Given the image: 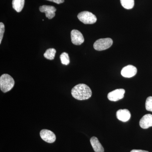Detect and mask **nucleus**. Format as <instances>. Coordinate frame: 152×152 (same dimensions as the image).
<instances>
[{
    "label": "nucleus",
    "mask_w": 152,
    "mask_h": 152,
    "mask_svg": "<svg viewBox=\"0 0 152 152\" xmlns=\"http://www.w3.org/2000/svg\"><path fill=\"white\" fill-rule=\"evenodd\" d=\"M72 96L78 100H84L91 97V90L87 85L84 84H79L76 85L71 91Z\"/></svg>",
    "instance_id": "obj_1"
},
{
    "label": "nucleus",
    "mask_w": 152,
    "mask_h": 152,
    "mask_svg": "<svg viewBox=\"0 0 152 152\" xmlns=\"http://www.w3.org/2000/svg\"><path fill=\"white\" fill-rule=\"evenodd\" d=\"M15 82L14 79L8 74H3L0 77V88L4 93L7 92L12 89Z\"/></svg>",
    "instance_id": "obj_2"
},
{
    "label": "nucleus",
    "mask_w": 152,
    "mask_h": 152,
    "mask_svg": "<svg viewBox=\"0 0 152 152\" xmlns=\"http://www.w3.org/2000/svg\"><path fill=\"white\" fill-rule=\"evenodd\" d=\"M79 20L85 24H93L97 21V18L94 14L88 11H84L78 15Z\"/></svg>",
    "instance_id": "obj_3"
},
{
    "label": "nucleus",
    "mask_w": 152,
    "mask_h": 152,
    "mask_svg": "<svg viewBox=\"0 0 152 152\" xmlns=\"http://www.w3.org/2000/svg\"><path fill=\"white\" fill-rule=\"evenodd\" d=\"M113 44V40L110 38L99 39L94 44V48L98 51L104 50L110 48Z\"/></svg>",
    "instance_id": "obj_4"
},
{
    "label": "nucleus",
    "mask_w": 152,
    "mask_h": 152,
    "mask_svg": "<svg viewBox=\"0 0 152 152\" xmlns=\"http://www.w3.org/2000/svg\"><path fill=\"white\" fill-rule=\"evenodd\" d=\"M125 93V91L124 89H118L109 93L107 98L109 100L116 102L124 97Z\"/></svg>",
    "instance_id": "obj_5"
},
{
    "label": "nucleus",
    "mask_w": 152,
    "mask_h": 152,
    "mask_svg": "<svg viewBox=\"0 0 152 152\" xmlns=\"http://www.w3.org/2000/svg\"><path fill=\"white\" fill-rule=\"evenodd\" d=\"M71 37L72 43L76 45H80L84 42L83 36L78 30H72L71 32Z\"/></svg>",
    "instance_id": "obj_6"
},
{
    "label": "nucleus",
    "mask_w": 152,
    "mask_h": 152,
    "mask_svg": "<svg viewBox=\"0 0 152 152\" xmlns=\"http://www.w3.org/2000/svg\"><path fill=\"white\" fill-rule=\"evenodd\" d=\"M41 138L44 141L52 143L56 140V136L52 131L48 129H43L40 132Z\"/></svg>",
    "instance_id": "obj_7"
},
{
    "label": "nucleus",
    "mask_w": 152,
    "mask_h": 152,
    "mask_svg": "<svg viewBox=\"0 0 152 152\" xmlns=\"http://www.w3.org/2000/svg\"><path fill=\"white\" fill-rule=\"evenodd\" d=\"M39 10L41 12L45 13L46 17L49 19H52L56 15V9L53 6L43 5L40 7Z\"/></svg>",
    "instance_id": "obj_8"
},
{
    "label": "nucleus",
    "mask_w": 152,
    "mask_h": 152,
    "mask_svg": "<svg viewBox=\"0 0 152 152\" xmlns=\"http://www.w3.org/2000/svg\"><path fill=\"white\" fill-rule=\"evenodd\" d=\"M137 69L132 65H128L123 68L121 72V74L124 77L131 78L134 77L137 74Z\"/></svg>",
    "instance_id": "obj_9"
},
{
    "label": "nucleus",
    "mask_w": 152,
    "mask_h": 152,
    "mask_svg": "<svg viewBox=\"0 0 152 152\" xmlns=\"http://www.w3.org/2000/svg\"><path fill=\"white\" fill-rule=\"evenodd\" d=\"M117 118L121 121L126 122L130 119L131 114L129 111L127 109L118 110L116 113Z\"/></svg>",
    "instance_id": "obj_10"
},
{
    "label": "nucleus",
    "mask_w": 152,
    "mask_h": 152,
    "mask_svg": "<svg viewBox=\"0 0 152 152\" xmlns=\"http://www.w3.org/2000/svg\"><path fill=\"white\" fill-rule=\"evenodd\" d=\"M140 126L143 129H147L152 126V115L146 114L143 116L140 121Z\"/></svg>",
    "instance_id": "obj_11"
},
{
    "label": "nucleus",
    "mask_w": 152,
    "mask_h": 152,
    "mask_svg": "<svg viewBox=\"0 0 152 152\" xmlns=\"http://www.w3.org/2000/svg\"><path fill=\"white\" fill-rule=\"evenodd\" d=\"M90 142L95 152H104V148L97 138L95 137H92L90 140Z\"/></svg>",
    "instance_id": "obj_12"
},
{
    "label": "nucleus",
    "mask_w": 152,
    "mask_h": 152,
    "mask_svg": "<svg viewBox=\"0 0 152 152\" xmlns=\"http://www.w3.org/2000/svg\"><path fill=\"white\" fill-rule=\"evenodd\" d=\"M25 0H13V8L18 12H20L24 6Z\"/></svg>",
    "instance_id": "obj_13"
},
{
    "label": "nucleus",
    "mask_w": 152,
    "mask_h": 152,
    "mask_svg": "<svg viewBox=\"0 0 152 152\" xmlns=\"http://www.w3.org/2000/svg\"><path fill=\"white\" fill-rule=\"evenodd\" d=\"M56 51L54 48H49L44 53V56L45 58L50 60H53L54 59Z\"/></svg>",
    "instance_id": "obj_14"
},
{
    "label": "nucleus",
    "mask_w": 152,
    "mask_h": 152,
    "mask_svg": "<svg viewBox=\"0 0 152 152\" xmlns=\"http://www.w3.org/2000/svg\"><path fill=\"white\" fill-rule=\"evenodd\" d=\"M123 7L127 10H130L134 7V0H120Z\"/></svg>",
    "instance_id": "obj_15"
},
{
    "label": "nucleus",
    "mask_w": 152,
    "mask_h": 152,
    "mask_svg": "<svg viewBox=\"0 0 152 152\" xmlns=\"http://www.w3.org/2000/svg\"><path fill=\"white\" fill-rule=\"evenodd\" d=\"M61 62L63 64L68 65L70 63V59L67 53L64 52L61 55L60 57Z\"/></svg>",
    "instance_id": "obj_16"
},
{
    "label": "nucleus",
    "mask_w": 152,
    "mask_h": 152,
    "mask_svg": "<svg viewBox=\"0 0 152 152\" xmlns=\"http://www.w3.org/2000/svg\"><path fill=\"white\" fill-rule=\"evenodd\" d=\"M145 108L147 110L152 112V97L147 98L145 102Z\"/></svg>",
    "instance_id": "obj_17"
},
{
    "label": "nucleus",
    "mask_w": 152,
    "mask_h": 152,
    "mask_svg": "<svg viewBox=\"0 0 152 152\" xmlns=\"http://www.w3.org/2000/svg\"><path fill=\"white\" fill-rule=\"evenodd\" d=\"M5 31V26L3 23H0V44L1 43Z\"/></svg>",
    "instance_id": "obj_18"
},
{
    "label": "nucleus",
    "mask_w": 152,
    "mask_h": 152,
    "mask_svg": "<svg viewBox=\"0 0 152 152\" xmlns=\"http://www.w3.org/2000/svg\"><path fill=\"white\" fill-rule=\"evenodd\" d=\"M47 1H50L56 3V4H62L64 2V0H47Z\"/></svg>",
    "instance_id": "obj_19"
},
{
    "label": "nucleus",
    "mask_w": 152,
    "mask_h": 152,
    "mask_svg": "<svg viewBox=\"0 0 152 152\" xmlns=\"http://www.w3.org/2000/svg\"><path fill=\"white\" fill-rule=\"evenodd\" d=\"M130 152H149L148 151L142 150H133Z\"/></svg>",
    "instance_id": "obj_20"
}]
</instances>
